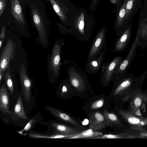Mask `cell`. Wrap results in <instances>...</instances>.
Segmentation results:
<instances>
[{"label":"cell","mask_w":147,"mask_h":147,"mask_svg":"<svg viewBox=\"0 0 147 147\" xmlns=\"http://www.w3.org/2000/svg\"><path fill=\"white\" fill-rule=\"evenodd\" d=\"M135 78L127 70L115 76L109 96L111 101L121 105L128 103L132 94Z\"/></svg>","instance_id":"1"},{"label":"cell","mask_w":147,"mask_h":147,"mask_svg":"<svg viewBox=\"0 0 147 147\" xmlns=\"http://www.w3.org/2000/svg\"><path fill=\"white\" fill-rule=\"evenodd\" d=\"M67 73L69 83L76 96L85 99L93 93L85 73L71 61L67 68Z\"/></svg>","instance_id":"2"},{"label":"cell","mask_w":147,"mask_h":147,"mask_svg":"<svg viewBox=\"0 0 147 147\" xmlns=\"http://www.w3.org/2000/svg\"><path fill=\"white\" fill-rule=\"evenodd\" d=\"M112 110L127 125L134 129H142L147 125V118L129 111L121 105L115 104Z\"/></svg>","instance_id":"3"},{"label":"cell","mask_w":147,"mask_h":147,"mask_svg":"<svg viewBox=\"0 0 147 147\" xmlns=\"http://www.w3.org/2000/svg\"><path fill=\"white\" fill-rule=\"evenodd\" d=\"M111 102L110 97L104 94L94 95L86 101L82 109L87 115L95 111L103 112L110 109Z\"/></svg>","instance_id":"4"},{"label":"cell","mask_w":147,"mask_h":147,"mask_svg":"<svg viewBox=\"0 0 147 147\" xmlns=\"http://www.w3.org/2000/svg\"><path fill=\"white\" fill-rule=\"evenodd\" d=\"M124 59L122 57L118 56L110 61L102 64L100 78L102 86H108L113 81L114 76L117 67Z\"/></svg>","instance_id":"5"},{"label":"cell","mask_w":147,"mask_h":147,"mask_svg":"<svg viewBox=\"0 0 147 147\" xmlns=\"http://www.w3.org/2000/svg\"><path fill=\"white\" fill-rule=\"evenodd\" d=\"M147 102V90L137 89L133 90V93L128 103L127 110L135 115L139 114L140 110L145 109Z\"/></svg>","instance_id":"6"},{"label":"cell","mask_w":147,"mask_h":147,"mask_svg":"<svg viewBox=\"0 0 147 147\" xmlns=\"http://www.w3.org/2000/svg\"><path fill=\"white\" fill-rule=\"evenodd\" d=\"M107 28L103 26L96 34L89 51L87 59L97 57L106 47Z\"/></svg>","instance_id":"7"},{"label":"cell","mask_w":147,"mask_h":147,"mask_svg":"<svg viewBox=\"0 0 147 147\" xmlns=\"http://www.w3.org/2000/svg\"><path fill=\"white\" fill-rule=\"evenodd\" d=\"M105 117L107 127L119 133H124L127 130V124L112 109L103 111Z\"/></svg>","instance_id":"8"},{"label":"cell","mask_w":147,"mask_h":147,"mask_svg":"<svg viewBox=\"0 0 147 147\" xmlns=\"http://www.w3.org/2000/svg\"><path fill=\"white\" fill-rule=\"evenodd\" d=\"M138 27L142 30L138 43V47L144 49L147 45V0H144L138 22Z\"/></svg>","instance_id":"9"},{"label":"cell","mask_w":147,"mask_h":147,"mask_svg":"<svg viewBox=\"0 0 147 147\" xmlns=\"http://www.w3.org/2000/svg\"><path fill=\"white\" fill-rule=\"evenodd\" d=\"M142 30L141 28H138L136 37L129 53L123 62L117 67L115 72L114 77L115 76L127 70V69L129 68L136 55L138 42Z\"/></svg>","instance_id":"10"},{"label":"cell","mask_w":147,"mask_h":147,"mask_svg":"<svg viewBox=\"0 0 147 147\" xmlns=\"http://www.w3.org/2000/svg\"><path fill=\"white\" fill-rule=\"evenodd\" d=\"M16 47V45L13 40L9 39L1 55L0 73L4 74L9 66V63L15 52Z\"/></svg>","instance_id":"11"},{"label":"cell","mask_w":147,"mask_h":147,"mask_svg":"<svg viewBox=\"0 0 147 147\" xmlns=\"http://www.w3.org/2000/svg\"><path fill=\"white\" fill-rule=\"evenodd\" d=\"M48 111L59 119L71 126L83 130L87 128L82 126L80 122L72 115L53 108H48Z\"/></svg>","instance_id":"12"},{"label":"cell","mask_w":147,"mask_h":147,"mask_svg":"<svg viewBox=\"0 0 147 147\" xmlns=\"http://www.w3.org/2000/svg\"><path fill=\"white\" fill-rule=\"evenodd\" d=\"M142 0H126L124 27L126 30L142 5Z\"/></svg>","instance_id":"13"},{"label":"cell","mask_w":147,"mask_h":147,"mask_svg":"<svg viewBox=\"0 0 147 147\" xmlns=\"http://www.w3.org/2000/svg\"><path fill=\"white\" fill-rule=\"evenodd\" d=\"M87 115L89 118V128L99 131L107 127L106 120L103 112L95 111Z\"/></svg>","instance_id":"14"},{"label":"cell","mask_w":147,"mask_h":147,"mask_svg":"<svg viewBox=\"0 0 147 147\" xmlns=\"http://www.w3.org/2000/svg\"><path fill=\"white\" fill-rule=\"evenodd\" d=\"M21 83L24 98L27 103L31 99L30 89L31 82L27 75L25 67L23 63L21 64L20 68Z\"/></svg>","instance_id":"15"},{"label":"cell","mask_w":147,"mask_h":147,"mask_svg":"<svg viewBox=\"0 0 147 147\" xmlns=\"http://www.w3.org/2000/svg\"><path fill=\"white\" fill-rule=\"evenodd\" d=\"M33 21L38 32L41 42L44 44L46 42V37L43 19L38 10L35 6L32 9Z\"/></svg>","instance_id":"16"},{"label":"cell","mask_w":147,"mask_h":147,"mask_svg":"<svg viewBox=\"0 0 147 147\" xmlns=\"http://www.w3.org/2000/svg\"><path fill=\"white\" fill-rule=\"evenodd\" d=\"M106 50L105 47L97 57L93 59H87L85 68L87 72L91 74L98 72L102 64Z\"/></svg>","instance_id":"17"},{"label":"cell","mask_w":147,"mask_h":147,"mask_svg":"<svg viewBox=\"0 0 147 147\" xmlns=\"http://www.w3.org/2000/svg\"><path fill=\"white\" fill-rule=\"evenodd\" d=\"M61 44L56 43L53 49L52 53L50 60V68L55 75L59 74L61 61Z\"/></svg>","instance_id":"18"},{"label":"cell","mask_w":147,"mask_h":147,"mask_svg":"<svg viewBox=\"0 0 147 147\" xmlns=\"http://www.w3.org/2000/svg\"><path fill=\"white\" fill-rule=\"evenodd\" d=\"M126 0H123L117 15L115 26L117 35L119 37L125 30L124 27Z\"/></svg>","instance_id":"19"},{"label":"cell","mask_w":147,"mask_h":147,"mask_svg":"<svg viewBox=\"0 0 147 147\" xmlns=\"http://www.w3.org/2000/svg\"><path fill=\"white\" fill-rule=\"evenodd\" d=\"M132 31V26L131 23L116 42L114 48V51L120 52L127 47L131 38Z\"/></svg>","instance_id":"20"},{"label":"cell","mask_w":147,"mask_h":147,"mask_svg":"<svg viewBox=\"0 0 147 147\" xmlns=\"http://www.w3.org/2000/svg\"><path fill=\"white\" fill-rule=\"evenodd\" d=\"M51 126L55 131L58 134L74 135L83 131L70 126L57 123H52Z\"/></svg>","instance_id":"21"},{"label":"cell","mask_w":147,"mask_h":147,"mask_svg":"<svg viewBox=\"0 0 147 147\" xmlns=\"http://www.w3.org/2000/svg\"><path fill=\"white\" fill-rule=\"evenodd\" d=\"M11 10L15 20L19 24H25L22 9L19 0H10Z\"/></svg>","instance_id":"22"},{"label":"cell","mask_w":147,"mask_h":147,"mask_svg":"<svg viewBox=\"0 0 147 147\" xmlns=\"http://www.w3.org/2000/svg\"><path fill=\"white\" fill-rule=\"evenodd\" d=\"M9 101L8 92L4 86L1 87L0 90V110L4 114L10 113Z\"/></svg>","instance_id":"23"},{"label":"cell","mask_w":147,"mask_h":147,"mask_svg":"<svg viewBox=\"0 0 147 147\" xmlns=\"http://www.w3.org/2000/svg\"><path fill=\"white\" fill-rule=\"evenodd\" d=\"M103 134L99 131L94 130L89 128L74 134L67 139H90L91 138L102 136Z\"/></svg>","instance_id":"24"},{"label":"cell","mask_w":147,"mask_h":147,"mask_svg":"<svg viewBox=\"0 0 147 147\" xmlns=\"http://www.w3.org/2000/svg\"><path fill=\"white\" fill-rule=\"evenodd\" d=\"M60 92L61 97L67 99H70L76 96L75 92L69 83L68 78L62 83L60 86Z\"/></svg>","instance_id":"25"},{"label":"cell","mask_w":147,"mask_h":147,"mask_svg":"<svg viewBox=\"0 0 147 147\" xmlns=\"http://www.w3.org/2000/svg\"><path fill=\"white\" fill-rule=\"evenodd\" d=\"M53 8L61 20L65 22L67 21V9L59 0H49Z\"/></svg>","instance_id":"26"},{"label":"cell","mask_w":147,"mask_h":147,"mask_svg":"<svg viewBox=\"0 0 147 147\" xmlns=\"http://www.w3.org/2000/svg\"><path fill=\"white\" fill-rule=\"evenodd\" d=\"M14 111L16 115L19 117L24 119L28 120L22 103V97L20 95L18 97L14 107Z\"/></svg>","instance_id":"27"},{"label":"cell","mask_w":147,"mask_h":147,"mask_svg":"<svg viewBox=\"0 0 147 147\" xmlns=\"http://www.w3.org/2000/svg\"><path fill=\"white\" fill-rule=\"evenodd\" d=\"M74 135H67L61 134H57L51 135H43L36 133L30 132L29 136L31 138H63L67 139L68 138Z\"/></svg>","instance_id":"28"},{"label":"cell","mask_w":147,"mask_h":147,"mask_svg":"<svg viewBox=\"0 0 147 147\" xmlns=\"http://www.w3.org/2000/svg\"><path fill=\"white\" fill-rule=\"evenodd\" d=\"M127 138V136L125 133H111L103 134L101 136L92 138L90 139H116Z\"/></svg>","instance_id":"29"},{"label":"cell","mask_w":147,"mask_h":147,"mask_svg":"<svg viewBox=\"0 0 147 147\" xmlns=\"http://www.w3.org/2000/svg\"><path fill=\"white\" fill-rule=\"evenodd\" d=\"M4 77L5 82L10 93L12 94L13 92L14 87L10 74V69L9 66L7 68Z\"/></svg>","instance_id":"30"},{"label":"cell","mask_w":147,"mask_h":147,"mask_svg":"<svg viewBox=\"0 0 147 147\" xmlns=\"http://www.w3.org/2000/svg\"><path fill=\"white\" fill-rule=\"evenodd\" d=\"M35 121V120L34 119H33L30 120L25 126L24 129L22 131H19L18 133L19 134H22V132L23 131H28L30 129Z\"/></svg>","instance_id":"31"},{"label":"cell","mask_w":147,"mask_h":147,"mask_svg":"<svg viewBox=\"0 0 147 147\" xmlns=\"http://www.w3.org/2000/svg\"><path fill=\"white\" fill-rule=\"evenodd\" d=\"M5 27L4 25L2 27L0 34V48H1L5 36Z\"/></svg>","instance_id":"32"},{"label":"cell","mask_w":147,"mask_h":147,"mask_svg":"<svg viewBox=\"0 0 147 147\" xmlns=\"http://www.w3.org/2000/svg\"><path fill=\"white\" fill-rule=\"evenodd\" d=\"M6 6V2L5 0H0V16L4 11Z\"/></svg>","instance_id":"33"},{"label":"cell","mask_w":147,"mask_h":147,"mask_svg":"<svg viewBox=\"0 0 147 147\" xmlns=\"http://www.w3.org/2000/svg\"><path fill=\"white\" fill-rule=\"evenodd\" d=\"M98 1V0H91L90 6V9L93 10L96 8Z\"/></svg>","instance_id":"34"},{"label":"cell","mask_w":147,"mask_h":147,"mask_svg":"<svg viewBox=\"0 0 147 147\" xmlns=\"http://www.w3.org/2000/svg\"><path fill=\"white\" fill-rule=\"evenodd\" d=\"M110 2L114 4H117L118 0H109Z\"/></svg>","instance_id":"35"},{"label":"cell","mask_w":147,"mask_h":147,"mask_svg":"<svg viewBox=\"0 0 147 147\" xmlns=\"http://www.w3.org/2000/svg\"><path fill=\"white\" fill-rule=\"evenodd\" d=\"M140 135L143 136H147V133H143L141 134Z\"/></svg>","instance_id":"36"},{"label":"cell","mask_w":147,"mask_h":147,"mask_svg":"<svg viewBox=\"0 0 147 147\" xmlns=\"http://www.w3.org/2000/svg\"><path fill=\"white\" fill-rule=\"evenodd\" d=\"M123 1V0H118L117 4L121 2L122 3Z\"/></svg>","instance_id":"37"},{"label":"cell","mask_w":147,"mask_h":147,"mask_svg":"<svg viewBox=\"0 0 147 147\" xmlns=\"http://www.w3.org/2000/svg\"><path fill=\"white\" fill-rule=\"evenodd\" d=\"M22 1H23L24 0H21Z\"/></svg>","instance_id":"38"},{"label":"cell","mask_w":147,"mask_h":147,"mask_svg":"<svg viewBox=\"0 0 147 147\" xmlns=\"http://www.w3.org/2000/svg\"></svg>","instance_id":"39"}]
</instances>
